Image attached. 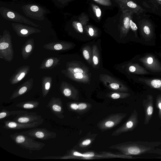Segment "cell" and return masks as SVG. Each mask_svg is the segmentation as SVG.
Wrapping results in <instances>:
<instances>
[{
	"mask_svg": "<svg viewBox=\"0 0 161 161\" xmlns=\"http://www.w3.org/2000/svg\"><path fill=\"white\" fill-rule=\"evenodd\" d=\"M161 144L159 142L128 141L112 145L109 148L125 155H140L148 153Z\"/></svg>",
	"mask_w": 161,
	"mask_h": 161,
	"instance_id": "1",
	"label": "cell"
},
{
	"mask_svg": "<svg viewBox=\"0 0 161 161\" xmlns=\"http://www.w3.org/2000/svg\"><path fill=\"white\" fill-rule=\"evenodd\" d=\"M120 158L131 159L132 156L122 154L113 153L103 151L97 153L95 151H85L81 153L73 148L68 151L62 156H60V159H95Z\"/></svg>",
	"mask_w": 161,
	"mask_h": 161,
	"instance_id": "2",
	"label": "cell"
},
{
	"mask_svg": "<svg viewBox=\"0 0 161 161\" xmlns=\"http://www.w3.org/2000/svg\"><path fill=\"white\" fill-rule=\"evenodd\" d=\"M138 28L141 44L150 47L156 45V34L153 23L148 19L143 18L138 22Z\"/></svg>",
	"mask_w": 161,
	"mask_h": 161,
	"instance_id": "3",
	"label": "cell"
},
{
	"mask_svg": "<svg viewBox=\"0 0 161 161\" xmlns=\"http://www.w3.org/2000/svg\"><path fill=\"white\" fill-rule=\"evenodd\" d=\"M134 58L151 75L161 76V62L154 54L147 52L137 55Z\"/></svg>",
	"mask_w": 161,
	"mask_h": 161,
	"instance_id": "4",
	"label": "cell"
},
{
	"mask_svg": "<svg viewBox=\"0 0 161 161\" xmlns=\"http://www.w3.org/2000/svg\"><path fill=\"white\" fill-rule=\"evenodd\" d=\"M9 136L16 144L30 151H39L45 146L44 143L37 141L20 132L14 133Z\"/></svg>",
	"mask_w": 161,
	"mask_h": 161,
	"instance_id": "5",
	"label": "cell"
},
{
	"mask_svg": "<svg viewBox=\"0 0 161 161\" xmlns=\"http://www.w3.org/2000/svg\"><path fill=\"white\" fill-rule=\"evenodd\" d=\"M126 115V114L124 113L110 114L99 121L97 127L102 132L110 130L119 124Z\"/></svg>",
	"mask_w": 161,
	"mask_h": 161,
	"instance_id": "6",
	"label": "cell"
},
{
	"mask_svg": "<svg viewBox=\"0 0 161 161\" xmlns=\"http://www.w3.org/2000/svg\"><path fill=\"white\" fill-rule=\"evenodd\" d=\"M135 82L145 87L161 92V76L148 77L144 76H132Z\"/></svg>",
	"mask_w": 161,
	"mask_h": 161,
	"instance_id": "7",
	"label": "cell"
},
{
	"mask_svg": "<svg viewBox=\"0 0 161 161\" xmlns=\"http://www.w3.org/2000/svg\"><path fill=\"white\" fill-rule=\"evenodd\" d=\"M20 133L32 139H39L42 140L55 138L57 137L55 132L45 128L35 127Z\"/></svg>",
	"mask_w": 161,
	"mask_h": 161,
	"instance_id": "8",
	"label": "cell"
},
{
	"mask_svg": "<svg viewBox=\"0 0 161 161\" xmlns=\"http://www.w3.org/2000/svg\"><path fill=\"white\" fill-rule=\"evenodd\" d=\"M138 123V114L136 110L134 109L128 119L114 130L111 135L117 136L124 133L132 131L137 126Z\"/></svg>",
	"mask_w": 161,
	"mask_h": 161,
	"instance_id": "9",
	"label": "cell"
},
{
	"mask_svg": "<svg viewBox=\"0 0 161 161\" xmlns=\"http://www.w3.org/2000/svg\"><path fill=\"white\" fill-rule=\"evenodd\" d=\"M100 79L109 89L117 92H126L129 89L122 82L113 77L106 75H100Z\"/></svg>",
	"mask_w": 161,
	"mask_h": 161,
	"instance_id": "10",
	"label": "cell"
},
{
	"mask_svg": "<svg viewBox=\"0 0 161 161\" xmlns=\"http://www.w3.org/2000/svg\"><path fill=\"white\" fill-rule=\"evenodd\" d=\"M97 135V133L89 132L81 138L73 148L80 152L86 151L92 147Z\"/></svg>",
	"mask_w": 161,
	"mask_h": 161,
	"instance_id": "11",
	"label": "cell"
},
{
	"mask_svg": "<svg viewBox=\"0 0 161 161\" xmlns=\"http://www.w3.org/2000/svg\"><path fill=\"white\" fill-rule=\"evenodd\" d=\"M44 119L31 123H22L15 122L13 120H8L4 121V125L3 128L7 130H19L25 129L32 128L36 127L41 125Z\"/></svg>",
	"mask_w": 161,
	"mask_h": 161,
	"instance_id": "12",
	"label": "cell"
},
{
	"mask_svg": "<svg viewBox=\"0 0 161 161\" xmlns=\"http://www.w3.org/2000/svg\"><path fill=\"white\" fill-rule=\"evenodd\" d=\"M136 3L146 12L161 16V0H138Z\"/></svg>",
	"mask_w": 161,
	"mask_h": 161,
	"instance_id": "13",
	"label": "cell"
},
{
	"mask_svg": "<svg viewBox=\"0 0 161 161\" xmlns=\"http://www.w3.org/2000/svg\"><path fill=\"white\" fill-rule=\"evenodd\" d=\"M119 6L122 11L130 10L137 15H140L146 12L140 6L132 0H114Z\"/></svg>",
	"mask_w": 161,
	"mask_h": 161,
	"instance_id": "14",
	"label": "cell"
},
{
	"mask_svg": "<svg viewBox=\"0 0 161 161\" xmlns=\"http://www.w3.org/2000/svg\"><path fill=\"white\" fill-rule=\"evenodd\" d=\"M134 14L135 13L133 11L130 10L122 11L120 23V30L121 34L123 37H125L127 35L130 29L131 30L130 26V21L132 19Z\"/></svg>",
	"mask_w": 161,
	"mask_h": 161,
	"instance_id": "15",
	"label": "cell"
},
{
	"mask_svg": "<svg viewBox=\"0 0 161 161\" xmlns=\"http://www.w3.org/2000/svg\"><path fill=\"white\" fill-rule=\"evenodd\" d=\"M46 107L58 118L63 119L64 118L63 103L60 98L53 97L47 103Z\"/></svg>",
	"mask_w": 161,
	"mask_h": 161,
	"instance_id": "16",
	"label": "cell"
},
{
	"mask_svg": "<svg viewBox=\"0 0 161 161\" xmlns=\"http://www.w3.org/2000/svg\"><path fill=\"white\" fill-rule=\"evenodd\" d=\"M41 116L34 112H26L16 115L13 120L15 122L22 123H31L41 120Z\"/></svg>",
	"mask_w": 161,
	"mask_h": 161,
	"instance_id": "17",
	"label": "cell"
},
{
	"mask_svg": "<svg viewBox=\"0 0 161 161\" xmlns=\"http://www.w3.org/2000/svg\"><path fill=\"white\" fill-rule=\"evenodd\" d=\"M153 96L150 94L147 95L146 99L143 100L142 104L145 113L144 123L145 125L149 123L153 116Z\"/></svg>",
	"mask_w": 161,
	"mask_h": 161,
	"instance_id": "18",
	"label": "cell"
},
{
	"mask_svg": "<svg viewBox=\"0 0 161 161\" xmlns=\"http://www.w3.org/2000/svg\"><path fill=\"white\" fill-rule=\"evenodd\" d=\"M39 103L36 101H30L21 102L15 105L16 107L26 109L36 108L39 105Z\"/></svg>",
	"mask_w": 161,
	"mask_h": 161,
	"instance_id": "19",
	"label": "cell"
},
{
	"mask_svg": "<svg viewBox=\"0 0 161 161\" xmlns=\"http://www.w3.org/2000/svg\"><path fill=\"white\" fill-rule=\"evenodd\" d=\"M130 94L126 92H112L107 94L106 96L108 98L114 99H124L130 96Z\"/></svg>",
	"mask_w": 161,
	"mask_h": 161,
	"instance_id": "20",
	"label": "cell"
},
{
	"mask_svg": "<svg viewBox=\"0 0 161 161\" xmlns=\"http://www.w3.org/2000/svg\"><path fill=\"white\" fill-rule=\"evenodd\" d=\"M78 107L76 113L83 114L89 111L92 107V104L88 103H78Z\"/></svg>",
	"mask_w": 161,
	"mask_h": 161,
	"instance_id": "21",
	"label": "cell"
},
{
	"mask_svg": "<svg viewBox=\"0 0 161 161\" xmlns=\"http://www.w3.org/2000/svg\"><path fill=\"white\" fill-rule=\"evenodd\" d=\"M26 111L23 110L8 111L5 109H3L0 113V119L6 118L11 115H16L20 113L26 112Z\"/></svg>",
	"mask_w": 161,
	"mask_h": 161,
	"instance_id": "22",
	"label": "cell"
},
{
	"mask_svg": "<svg viewBox=\"0 0 161 161\" xmlns=\"http://www.w3.org/2000/svg\"><path fill=\"white\" fill-rule=\"evenodd\" d=\"M66 105L69 111L76 113L78 107V102H69L67 103Z\"/></svg>",
	"mask_w": 161,
	"mask_h": 161,
	"instance_id": "23",
	"label": "cell"
},
{
	"mask_svg": "<svg viewBox=\"0 0 161 161\" xmlns=\"http://www.w3.org/2000/svg\"><path fill=\"white\" fill-rule=\"evenodd\" d=\"M98 52L97 47L95 45L93 47L92 61L94 65H97L99 62Z\"/></svg>",
	"mask_w": 161,
	"mask_h": 161,
	"instance_id": "24",
	"label": "cell"
},
{
	"mask_svg": "<svg viewBox=\"0 0 161 161\" xmlns=\"http://www.w3.org/2000/svg\"><path fill=\"white\" fill-rule=\"evenodd\" d=\"M156 104L157 107L158 109L159 117L161 120V94L157 95L156 99Z\"/></svg>",
	"mask_w": 161,
	"mask_h": 161,
	"instance_id": "25",
	"label": "cell"
},
{
	"mask_svg": "<svg viewBox=\"0 0 161 161\" xmlns=\"http://www.w3.org/2000/svg\"><path fill=\"white\" fill-rule=\"evenodd\" d=\"M92 6L96 16L99 19L101 15V9L98 6L96 5L92 4Z\"/></svg>",
	"mask_w": 161,
	"mask_h": 161,
	"instance_id": "26",
	"label": "cell"
},
{
	"mask_svg": "<svg viewBox=\"0 0 161 161\" xmlns=\"http://www.w3.org/2000/svg\"><path fill=\"white\" fill-rule=\"evenodd\" d=\"M96 3L101 5L109 6L112 5L110 0H93Z\"/></svg>",
	"mask_w": 161,
	"mask_h": 161,
	"instance_id": "27",
	"label": "cell"
},
{
	"mask_svg": "<svg viewBox=\"0 0 161 161\" xmlns=\"http://www.w3.org/2000/svg\"><path fill=\"white\" fill-rule=\"evenodd\" d=\"M83 54L84 58L86 60H89L90 59V54L87 49H84L83 50Z\"/></svg>",
	"mask_w": 161,
	"mask_h": 161,
	"instance_id": "28",
	"label": "cell"
},
{
	"mask_svg": "<svg viewBox=\"0 0 161 161\" xmlns=\"http://www.w3.org/2000/svg\"><path fill=\"white\" fill-rule=\"evenodd\" d=\"M83 74V73H74V76L75 79H77L81 80L84 79L85 76Z\"/></svg>",
	"mask_w": 161,
	"mask_h": 161,
	"instance_id": "29",
	"label": "cell"
},
{
	"mask_svg": "<svg viewBox=\"0 0 161 161\" xmlns=\"http://www.w3.org/2000/svg\"><path fill=\"white\" fill-rule=\"evenodd\" d=\"M9 46V44L6 42H2L0 44V49L1 50L5 49Z\"/></svg>",
	"mask_w": 161,
	"mask_h": 161,
	"instance_id": "30",
	"label": "cell"
},
{
	"mask_svg": "<svg viewBox=\"0 0 161 161\" xmlns=\"http://www.w3.org/2000/svg\"><path fill=\"white\" fill-rule=\"evenodd\" d=\"M76 26L78 31L82 33L83 32V29L81 24L80 22H77L76 24Z\"/></svg>",
	"mask_w": 161,
	"mask_h": 161,
	"instance_id": "31",
	"label": "cell"
},
{
	"mask_svg": "<svg viewBox=\"0 0 161 161\" xmlns=\"http://www.w3.org/2000/svg\"><path fill=\"white\" fill-rule=\"evenodd\" d=\"M148 153H154L159 154L161 155V149L159 148L155 149L154 150L150 151Z\"/></svg>",
	"mask_w": 161,
	"mask_h": 161,
	"instance_id": "32",
	"label": "cell"
},
{
	"mask_svg": "<svg viewBox=\"0 0 161 161\" xmlns=\"http://www.w3.org/2000/svg\"><path fill=\"white\" fill-rule=\"evenodd\" d=\"M53 63V60L52 59H48L46 64V66L47 67H49L51 66Z\"/></svg>",
	"mask_w": 161,
	"mask_h": 161,
	"instance_id": "33",
	"label": "cell"
},
{
	"mask_svg": "<svg viewBox=\"0 0 161 161\" xmlns=\"http://www.w3.org/2000/svg\"><path fill=\"white\" fill-rule=\"evenodd\" d=\"M73 72L74 73H83L84 72L83 70L80 68H76L74 69Z\"/></svg>",
	"mask_w": 161,
	"mask_h": 161,
	"instance_id": "34",
	"label": "cell"
},
{
	"mask_svg": "<svg viewBox=\"0 0 161 161\" xmlns=\"http://www.w3.org/2000/svg\"><path fill=\"white\" fill-rule=\"evenodd\" d=\"M30 9L32 11L36 12L38 10L39 8L36 6L33 5L31 7Z\"/></svg>",
	"mask_w": 161,
	"mask_h": 161,
	"instance_id": "35",
	"label": "cell"
},
{
	"mask_svg": "<svg viewBox=\"0 0 161 161\" xmlns=\"http://www.w3.org/2000/svg\"><path fill=\"white\" fill-rule=\"evenodd\" d=\"M54 48L56 50H60L62 48V46L59 44H56L54 46Z\"/></svg>",
	"mask_w": 161,
	"mask_h": 161,
	"instance_id": "36",
	"label": "cell"
},
{
	"mask_svg": "<svg viewBox=\"0 0 161 161\" xmlns=\"http://www.w3.org/2000/svg\"><path fill=\"white\" fill-rule=\"evenodd\" d=\"M8 16L11 19H13L14 18L15 14H14L12 12H9L7 13V14Z\"/></svg>",
	"mask_w": 161,
	"mask_h": 161,
	"instance_id": "37",
	"label": "cell"
},
{
	"mask_svg": "<svg viewBox=\"0 0 161 161\" xmlns=\"http://www.w3.org/2000/svg\"><path fill=\"white\" fill-rule=\"evenodd\" d=\"M32 47L30 44L28 45L25 47V49L26 51L27 52H30L31 50Z\"/></svg>",
	"mask_w": 161,
	"mask_h": 161,
	"instance_id": "38",
	"label": "cell"
},
{
	"mask_svg": "<svg viewBox=\"0 0 161 161\" xmlns=\"http://www.w3.org/2000/svg\"><path fill=\"white\" fill-rule=\"evenodd\" d=\"M88 32L89 35L91 36H92L94 34V31L92 28L90 27L89 29Z\"/></svg>",
	"mask_w": 161,
	"mask_h": 161,
	"instance_id": "39",
	"label": "cell"
},
{
	"mask_svg": "<svg viewBox=\"0 0 161 161\" xmlns=\"http://www.w3.org/2000/svg\"><path fill=\"white\" fill-rule=\"evenodd\" d=\"M25 74L24 72H22L17 78L18 80H22L25 76Z\"/></svg>",
	"mask_w": 161,
	"mask_h": 161,
	"instance_id": "40",
	"label": "cell"
},
{
	"mask_svg": "<svg viewBox=\"0 0 161 161\" xmlns=\"http://www.w3.org/2000/svg\"><path fill=\"white\" fill-rule=\"evenodd\" d=\"M50 88V83L49 82L46 83L45 85V89L47 90H48Z\"/></svg>",
	"mask_w": 161,
	"mask_h": 161,
	"instance_id": "41",
	"label": "cell"
},
{
	"mask_svg": "<svg viewBox=\"0 0 161 161\" xmlns=\"http://www.w3.org/2000/svg\"><path fill=\"white\" fill-rule=\"evenodd\" d=\"M20 32L21 34L25 35L27 34L28 33V31L26 29H23L21 30Z\"/></svg>",
	"mask_w": 161,
	"mask_h": 161,
	"instance_id": "42",
	"label": "cell"
},
{
	"mask_svg": "<svg viewBox=\"0 0 161 161\" xmlns=\"http://www.w3.org/2000/svg\"><path fill=\"white\" fill-rule=\"evenodd\" d=\"M157 55L161 58V51H158L156 53Z\"/></svg>",
	"mask_w": 161,
	"mask_h": 161,
	"instance_id": "43",
	"label": "cell"
},
{
	"mask_svg": "<svg viewBox=\"0 0 161 161\" xmlns=\"http://www.w3.org/2000/svg\"><path fill=\"white\" fill-rule=\"evenodd\" d=\"M156 158H161V156L158 157H157Z\"/></svg>",
	"mask_w": 161,
	"mask_h": 161,
	"instance_id": "44",
	"label": "cell"
},
{
	"mask_svg": "<svg viewBox=\"0 0 161 161\" xmlns=\"http://www.w3.org/2000/svg\"><path fill=\"white\" fill-rule=\"evenodd\" d=\"M160 39L161 40V34H160Z\"/></svg>",
	"mask_w": 161,
	"mask_h": 161,
	"instance_id": "45",
	"label": "cell"
}]
</instances>
